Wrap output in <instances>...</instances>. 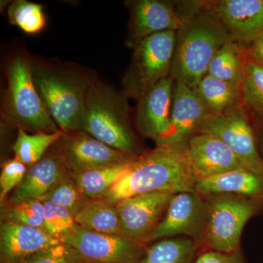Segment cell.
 <instances>
[{"label": "cell", "instance_id": "obj_1", "mask_svg": "<svg viewBox=\"0 0 263 263\" xmlns=\"http://www.w3.org/2000/svg\"><path fill=\"white\" fill-rule=\"evenodd\" d=\"M174 5L181 23L176 31L170 76L195 89L216 51L233 40L213 10L212 1L178 2Z\"/></svg>", "mask_w": 263, "mask_h": 263}, {"label": "cell", "instance_id": "obj_2", "mask_svg": "<svg viewBox=\"0 0 263 263\" xmlns=\"http://www.w3.org/2000/svg\"><path fill=\"white\" fill-rule=\"evenodd\" d=\"M195 181L182 152L160 145L135 155L126 174L100 198L117 205L141 194L195 191Z\"/></svg>", "mask_w": 263, "mask_h": 263}, {"label": "cell", "instance_id": "obj_3", "mask_svg": "<svg viewBox=\"0 0 263 263\" xmlns=\"http://www.w3.org/2000/svg\"><path fill=\"white\" fill-rule=\"evenodd\" d=\"M33 81L57 127L64 133L82 130L85 102L93 80L74 71L32 62Z\"/></svg>", "mask_w": 263, "mask_h": 263}, {"label": "cell", "instance_id": "obj_4", "mask_svg": "<svg viewBox=\"0 0 263 263\" xmlns=\"http://www.w3.org/2000/svg\"><path fill=\"white\" fill-rule=\"evenodd\" d=\"M127 98L108 85L93 81L85 102L82 130L115 149L139 155Z\"/></svg>", "mask_w": 263, "mask_h": 263}, {"label": "cell", "instance_id": "obj_5", "mask_svg": "<svg viewBox=\"0 0 263 263\" xmlns=\"http://www.w3.org/2000/svg\"><path fill=\"white\" fill-rule=\"evenodd\" d=\"M207 206L200 250L232 253L240 249V237L247 221L259 214L263 202L231 194L201 195Z\"/></svg>", "mask_w": 263, "mask_h": 263}, {"label": "cell", "instance_id": "obj_6", "mask_svg": "<svg viewBox=\"0 0 263 263\" xmlns=\"http://www.w3.org/2000/svg\"><path fill=\"white\" fill-rule=\"evenodd\" d=\"M7 89L3 115L11 125L43 133L60 131L38 94L31 63L22 56L13 57L6 67Z\"/></svg>", "mask_w": 263, "mask_h": 263}, {"label": "cell", "instance_id": "obj_7", "mask_svg": "<svg viewBox=\"0 0 263 263\" xmlns=\"http://www.w3.org/2000/svg\"><path fill=\"white\" fill-rule=\"evenodd\" d=\"M176 32L166 31L145 38L133 48L130 64L122 79L123 94L138 100L171 74Z\"/></svg>", "mask_w": 263, "mask_h": 263}, {"label": "cell", "instance_id": "obj_8", "mask_svg": "<svg viewBox=\"0 0 263 263\" xmlns=\"http://www.w3.org/2000/svg\"><path fill=\"white\" fill-rule=\"evenodd\" d=\"M197 133L217 137L234 153L245 168L263 176V159L253 124L245 105L224 115H207Z\"/></svg>", "mask_w": 263, "mask_h": 263}, {"label": "cell", "instance_id": "obj_9", "mask_svg": "<svg viewBox=\"0 0 263 263\" xmlns=\"http://www.w3.org/2000/svg\"><path fill=\"white\" fill-rule=\"evenodd\" d=\"M84 263H138L148 245L125 235L102 234L76 224L62 238Z\"/></svg>", "mask_w": 263, "mask_h": 263}, {"label": "cell", "instance_id": "obj_10", "mask_svg": "<svg viewBox=\"0 0 263 263\" xmlns=\"http://www.w3.org/2000/svg\"><path fill=\"white\" fill-rule=\"evenodd\" d=\"M207 206L205 199L195 191L174 194L160 223L146 240L152 242L176 236H186L200 247L205 231Z\"/></svg>", "mask_w": 263, "mask_h": 263}, {"label": "cell", "instance_id": "obj_11", "mask_svg": "<svg viewBox=\"0 0 263 263\" xmlns=\"http://www.w3.org/2000/svg\"><path fill=\"white\" fill-rule=\"evenodd\" d=\"M55 146L70 173L83 172L122 163L136 155L111 148L84 130L64 133Z\"/></svg>", "mask_w": 263, "mask_h": 263}, {"label": "cell", "instance_id": "obj_12", "mask_svg": "<svg viewBox=\"0 0 263 263\" xmlns=\"http://www.w3.org/2000/svg\"><path fill=\"white\" fill-rule=\"evenodd\" d=\"M208 114L196 90L180 81H174L170 127L157 146L165 145L184 152L190 138L195 136Z\"/></svg>", "mask_w": 263, "mask_h": 263}, {"label": "cell", "instance_id": "obj_13", "mask_svg": "<svg viewBox=\"0 0 263 263\" xmlns=\"http://www.w3.org/2000/svg\"><path fill=\"white\" fill-rule=\"evenodd\" d=\"M174 195L159 192L141 194L115 205L123 235L145 243L147 237L163 217Z\"/></svg>", "mask_w": 263, "mask_h": 263}, {"label": "cell", "instance_id": "obj_14", "mask_svg": "<svg viewBox=\"0 0 263 263\" xmlns=\"http://www.w3.org/2000/svg\"><path fill=\"white\" fill-rule=\"evenodd\" d=\"M129 13L127 47L134 48L145 38L166 31H176L181 15L174 3L161 0H134L125 3Z\"/></svg>", "mask_w": 263, "mask_h": 263}, {"label": "cell", "instance_id": "obj_15", "mask_svg": "<svg viewBox=\"0 0 263 263\" xmlns=\"http://www.w3.org/2000/svg\"><path fill=\"white\" fill-rule=\"evenodd\" d=\"M183 155L196 180L245 168L226 144L217 137L206 133L192 137Z\"/></svg>", "mask_w": 263, "mask_h": 263}, {"label": "cell", "instance_id": "obj_16", "mask_svg": "<svg viewBox=\"0 0 263 263\" xmlns=\"http://www.w3.org/2000/svg\"><path fill=\"white\" fill-rule=\"evenodd\" d=\"M212 6L232 40L243 48L262 34L263 0H219Z\"/></svg>", "mask_w": 263, "mask_h": 263}, {"label": "cell", "instance_id": "obj_17", "mask_svg": "<svg viewBox=\"0 0 263 263\" xmlns=\"http://www.w3.org/2000/svg\"><path fill=\"white\" fill-rule=\"evenodd\" d=\"M174 84L171 76L164 78L138 100L137 127L143 136L154 140L156 144L169 130Z\"/></svg>", "mask_w": 263, "mask_h": 263}, {"label": "cell", "instance_id": "obj_18", "mask_svg": "<svg viewBox=\"0 0 263 263\" xmlns=\"http://www.w3.org/2000/svg\"><path fill=\"white\" fill-rule=\"evenodd\" d=\"M60 243L61 240L53 238L41 228L10 221H4L1 224L0 249L3 263H18Z\"/></svg>", "mask_w": 263, "mask_h": 263}, {"label": "cell", "instance_id": "obj_19", "mask_svg": "<svg viewBox=\"0 0 263 263\" xmlns=\"http://www.w3.org/2000/svg\"><path fill=\"white\" fill-rule=\"evenodd\" d=\"M69 174L70 171L61 154L57 147L53 148L41 160L28 167L24 179L13 190L12 203L28 199L39 200Z\"/></svg>", "mask_w": 263, "mask_h": 263}, {"label": "cell", "instance_id": "obj_20", "mask_svg": "<svg viewBox=\"0 0 263 263\" xmlns=\"http://www.w3.org/2000/svg\"><path fill=\"white\" fill-rule=\"evenodd\" d=\"M195 191L200 195L231 194L263 202V176L246 168L197 179Z\"/></svg>", "mask_w": 263, "mask_h": 263}, {"label": "cell", "instance_id": "obj_21", "mask_svg": "<svg viewBox=\"0 0 263 263\" xmlns=\"http://www.w3.org/2000/svg\"><path fill=\"white\" fill-rule=\"evenodd\" d=\"M195 90L208 115H224L243 106L242 84L227 82L205 74Z\"/></svg>", "mask_w": 263, "mask_h": 263}, {"label": "cell", "instance_id": "obj_22", "mask_svg": "<svg viewBox=\"0 0 263 263\" xmlns=\"http://www.w3.org/2000/svg\"><path fill=\"white\" fill-rule=\"evenodd\" d=\"M200 251L197 242L189 237L163 238L148 245L138 263H194Z\"/></svg>", "mask_w": 263, "mask_h": 263}, {"label": "cell", "instance_id": "obj_23", "mask_svg": "<svg viewBox=\"0 0 263 263\" xmlns=\"http://www.w3.org/2000/svg\"><path fill=\"white\" fill-rule=\"evenodd\" d=\"M74 218L76 224L90 231L124 235L117 207L103 199H90Z\"/></svg>", "mask_w": 263, "mask_h": 263}, {"label": "cell", "instance_id": "obj_24", "mask_svg": "<svg viewBox=\"0 0 263 263\" xmlns=\"http://www.w3.org/2000/svg\"><path fill=\"white\" fill-rule=\"evenodd\" d=\"M134 156L122 163L83 172L70 173L71 178L85 196L89 199L100 198L126 174Z\"/></svg>", "mask_w": 263, "mask_h": 263}, {"label": "cell", "instance_id": "obj_25", "mask_svg": "<svg viewBox=\"0 0 263 263\" xmlns=\"http://www.w3.org/2000/svg\"><path fill=\"white\" fill-rule=\"evenodd\" d=\"M247 62L245 48L235 41H228L214 54L206 74L227 82L242 84Z\"/></svg>", "mask_w": 263, "mask_h": 263}, {"label": "cell", "instance_id": "obj_26", "mask_svg": "<svg viewBox=\"0 0 263 263\" xmlns=\"http://www.w3.org/2000/svg\"><path fill=\"white\" fill-rule=\"evenodd\" d=\"M63 135L61 130L51 133L38 132L29 135L22 128H18L13 145L15 157L27 167H30L41 160L48 148L54 146Z\"/></svg>", "mask_w": 263, "mask_h": 263}, {"label": "cell", "instance_id": "obj_27", "mask_svg": "<svg viewBox=\"0 0 263 263\" xmlns=\"http://www.w3.org/2000/svg\"><path fill=\"white\" fill-rule=\"evenodd\" d=\"M243 105L255 122L263 123V65L247 57L242 83Z\"/></svg>", "mask_w": 263, "mask_h": 263}, {"label": "cell", "instance_id": "obj_28", "mask_svg": "<svg viewBox=\"0 0 263 263\" xmlns=\"http://www.w3.org/2000/svg\"><path fill=\"white\" fill-rule=\"evenodd\" d=\"M9 23L27 34H36L46 25L43 5L26 0L13 2L8 8Z\"/></svg>", "mask_w": 263, "mask_h": 263}, {"label": "cell", "instance_id": "obj_29", "mask_svg": "<svg viewBox=\"0 0 263 263\" xmlns=\"http://www.w3.org/2000/svg\"><path fill=\"white\" fill-rule=\"evenodd\" d=\"M89 200L76 186L70 174L57 183L49 193L39 199L41 202H51L65 208L74 216Z\"/></svg>", "mask_w": 263, "mask_h": 263}, {"label": "cell", "instance_id": "obj_30", "mask_svg": "<svg viewBox=\"0 0 263 263\" xmlns=\"http://www.w3.org/2000/svg\"><path fill=\"white\" fill-rule=\"evenodd\" d=\"M4 221H13L24 226L43 229L44 206L41 200L28 199L13 203L5 211Z\"/></svg>", "mask_w": 263, "mask_h": 263}, {"label": "cell", "instance_id": "obj_31", "mask_svg": "<svg viewBox=\"0 0 263 263\" xmlns=\"http://www.w3.org/2000/svg\"><path fill=\"white\" fill-rule=\"evenodd\" d=\"M42 202L44 206L43 230L62 241V238L76 226L75 216L67 209L53 202Z\"/></svg>", "mask_w": 263, "mask_h": 263}, {"label": "cell", "instance_id": "obj_32", "mask_svg": "<svg viewBox=\"0 0 263 263\" xmlns=\"http://www.w3.org/2000/svg\"><path fill=\"white\" fill-rule=\"evenodd\" d=\"M18 263H84L75 249L59 243L29 256Z\"/></svg>", "mask_w": 263, "mask_h": 263}, {"label": "cell", "instance_id": "obj_33", "mask_svg": "<svg viewBox=\"0 0 263 263\" xmlns=\"http://www.w3.org/2000/svg\"><path fill=\"white\" fill-rule=\"evenodd\" d=\"M28 167L18 159H10L3 164L0 175V202L3 205L5 197L20 184Z\"/></svg>", "mask_w": 263, "mask_h": 263}, {"label": "cell", "instance_id": "obj_34", "mask_svg": "<svg viewBox=\"0 0 263 263\" xmlns=\"http://www.w3.org/2000/svg\"><path fill=\"white\" fill-rule=\"evenodd\" d=\"M194 263H247L241 249L232 253L200 250Z\"/></svg>", "mask_w": 263, "mask_h": 263}, {"label": "cell", "instance_id": "obj_35", "mask_svg": "<svg viewBox=\"0 0 263 263\" xmlns=\"http://www.w3.org/2000/svg\"><path fill=\"white\" fill-rule=\"evenodd\" d=\"M245 49L248 58L263 65V33Z\"/></svg>", "mask_w": 263, "mask_h": 263}, {"label": "cell", "instance_id": "obj_36", "mask_svg": "<svg viewBox=\"0 0 263 263\" xmlns=\"http://www.w3.org/2000/svg\"><path fill=\"white\" fill-rule=\"evenodd\" d=\"M254 129L255 132L259 153L263 159V123L256 122V125H254Z\"/></svg>", "mask_w": 263, "mask_h": 263}]
</instances>
